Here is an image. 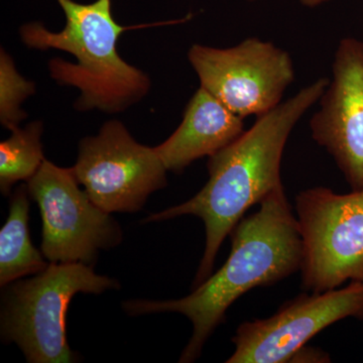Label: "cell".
I'll return each mask as SVG.
<instances>
[{
  "label": "cell",
  "mask_w": 363,
  "mask_h": 363,
  "mask_svg": "<svg viewBox=\"0 0 363 363\" xmlns=\"http://www.w3.org/2000/svg\"><path fill=\"white\" fill-rule=\"evenodd\" d=\"M328 83L329 79H317L269 113L257 117L250 130L209 157V180L194 197L143 220L149 223L194 215L204 222L206 242L192 289L211 276L222 242L247 210L284 187L281 166L289 136L319 101Z\"/></svg>",
  "instance_id": "1"
},
{
  "label": "cell",
  "mask_w": 363,
  "mask_h": 363,
  "mask_svg": "<svg viewBox=\"0 0 363 363\" xmlns=\"http://www.w3.org/2000/svg\"><path fill=\"white\" fill-rule=\"evenodd\" d=\"M229 235L231 252L225 264L192 289L190 295L179 300H135L123 304L124 311L131 316L180 313L192 322V337L182 353L181 363L200 357L208 338L238 298L301 271L302 236L284 187L267 196L255 213L243 217Z\"/></svg>",
  "instance_id": "2"
},
{
  "label": "cell",
  "mask_w": 363,
  "mask_h": 363,
  "mask_svg": "<svg viewBox=\"0 0 363 363\" xmlns=\"http://www.w3.org/2000/svg\"><path fill=\"white\" fill-rule=\"evenodd\" d=\"M57 1L66 16L61 32L30 23L21 26L20 35L23 44L32 49L61 50L75 57L76 64L59 58L49 63L50 74L57 83L80 91L75 108L116 113L142 100L149 93L150 80L118 54L117 43L126 28L114 20L111 0L89 4Z\"/></svg>",
  "instance_id": "3"
},
{
  "label": "cell",
  "mask_w": 363,
  "mask_h": 363,
  "mask_svg": "<svg viewBox=\"0 0 363 363\" xmlns=\"http://www.w3.org/2000/svg\"><path fill=\"white\" fill-rule=\"evenodd\" d=\"M0 330L6 343H16L30 363H70L75 355L66 337V315L78 293L100 295L118 289L92 266L50 262L32 279L4 286Z\"/></svg>",
  "instance_id": "4"
},
{
  "label": "cell",
  "mask_w": 363,
  "mask_h": 363,
  "mask_svg": "<svg viewBox=\"0 0 363 363\" xmlns=\"http://www.w3.org/2000/svg\"><path fill=\"white\" fill-rule=\"evenodd\" d=\"M295 211L303 240L302 288L324 293L347 281L363 284V191H301Z\"/></svg>",
  "instance_id": "5"
},
{
  "label": "cell",
  "mask_w": 363,
  "mask_h": 363,
  "mask_svg": "<svg viewBox=\"0 0 363 363\" xmlns=\"http://www.w3.org/2000/svg\"><path fill=\"white\" fill-rule=\"evenodd\" d=\"M188 60L200 87L243 119L264 116L279 106L295 80L289 52L259 38L225 49L193 45Z\"/></svg>",
  "instance_id": "6"
},
{
  "label": "cell",
  "mask_w": 363,
  "mask_h": 363,
  "mask_svg": "<svg viewBox=\"0 0 363 363\" xmlns=\"http://www.w3.org/2000/svg\"><path fill=\"white\" fill-rule=\"evenodd\" d=\"M73 169L45 160L28 181V195L39 205L43 219L42 252L50 262L92 266L98 250L123 240L118 223L90 199Z\"/></svg>",
  "instance_id": "7"
},
{
  "label": "cell",
  "mask_w": 363,
  "mask_h": 363,
  "mask_svg": "<svg viewBox=\"0 0 363 363\" xmlns=\"http://www.w3.org/2000/svg\"><path fill=\"white\" fill-rule=\"evenodd\" d=\"M72 169L90 199L111 214L142 209L150 194L166 187L168 172L155 147L136 142L118 121L81 140Z\"/></svg>",
  "instance_id": "8"
},
{
  "label": "cell",
  "mask_w": 363,
  "mask_h": 363,
  "mask_svg": "<svg viewBox=\"0 0 363 363\" xmlns=\"http://www.w3.org/2000/svg\"><path fill=\"white\" fill-rule=\"evenodd\" d=\"M363 320V284L351 281L324 293L301 294L267 319L245 321L231 341L235 351L227 363H283L330 325Z\"/></svg>",
  "instance_id": "9"
},
{
  "label": "cell",
  "mask_w": 363,
  "mask_h": 363,
  "mask_svg": "<svg viewBox=\"0 0 363 363\" xmlns=\"http://www.w3.org/2000/svg\"><path fill=\"white\" fill-rule=\"evenodd\" d=\"M310 119L313 140L335 162L351 191H363V40L344 38L332 78Z\"/></svg>",
  "instance_id": "10"
},
{
  "label": "cell",
  "mask_w": 363,
  "mask_h": 363,
  "mask_svg": "<svg viewBox=\"0 0 363 363\" xmlns=\"http://www.w3.org/2000/svg\"><path fill=\"white\" fill-rule=\"evenodd\" d=\"M243 133L245 119L199 87L179 128L155 150L168 171L180 174L196 160L220 152Z\"/></svg>",
  "instance_id": "11"
},
{
  "label": "cell",
  "mask_w": 363,
  "mask_h": 363,
  "mask_svg": "<svg viewBox=\"0 0 363 363\" xmlns=\"http://www.w3.org/2000/svg\"><path fill=\"white\" fill-rule=\"evenodd\" d=\"M28 188L21 185L11 200L9 218L0 230V286L4 288L26 276L47 269L44 255L30 240L28 219L30 204Z\"/></svg>",
  "instance_id": "12"
},
{
  "label": "cell",
  "mask_w": 363,
  "mask_h": 363,
  "mask_svg": "<svg viewBox=\"0 0 363 363\" xmlns=\"http://www.w3.org/2000/svg\"><path fill=\"white\" fill-rule=\"evenodd\" d=\"M11 138L0 143V190L9 195L20 181H28L45 161L40 136L43 123L33 121L25 128L11 131Z\"/></svg>",
  "instance_id": "13"
},
{
  "label": "cell",
  "mask_w": 363,
  "mask_h": 363,
  "mask_svg": "<svg viewBox=\"0 0 363 363\" xmlns=\"http://www.w3.org/2000/svg\"><path fill=\"white\" fill-rule=\"evenodd\" d=\"M35 92V83L26 80L16 71L13 60L4 50L0 52V121L9 130L20 128L28 117L21 109L26 98Z\"/></svg>",
  "instance_id": "14"
},
{
  "label": "cell",
  "mask_w": 363,
  "mask_h": 363,
  "mask_svg": "<svg viewBox=\"0 0 363 363\" xmlns=\"http://www.w3.org/2000/svg\"><path fill=\"white\" fill-rule=\"evenodd\" d=\"M292 359H303L302 362H330L329 355L325 353L324 351L314 350V348L304 347L301 348L300 350L296 353L292 357ZM291 359V362H292Z\"/></svg>",
  "instance_id": "15"
},
{
  "label": "cell",
  "mask_w": 363,
  "mask_h": 363,
  "mask_svg": "<svg viewBox=\"0 0 363 363\" xmlns=\"http://www.w3.org/2000/svg\"><path fill=\"white\" fill-rule=\"evenodd\" d=\"M248 1H252V0H248ZM300 1L303 6L309 7V9H314V7H318L322 6V4H327V2H330L331 0H300Z\"/></svg>",
  "instance_id": "16"
}]
</instances>
